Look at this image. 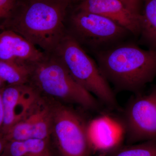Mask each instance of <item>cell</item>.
Here are the masks:
<instances>
[{
    "label": "cell",
    "instance_id": "19",
    "mask_svg": "<svg viewBox=\"0 0 156 156\" xmlns=\"http://www.w3.org/2000/svg\"><path fill=\"white\" fill-rule=\"evenodd\" d=\"M6 142L7 140L4 136L2 134H0V156H1L2 154Z\"/></svg>",
    "mask_w": 156,
    "mask_h": 156
},
{
    "label": "cell",
    "instance_id": "10",
    "mask_svg": "<svg viewBox=\"0 0 156 156\" xmlns=\"http://www.w3.org/2000/svg\"><path fill=\"white\" fill-rule=\"evenodd\" d=\"M78 10L98 14L111 20L135 37L140 32V15L128 10L119 0H82Z\"/></svg>",
    "mask_w": 156,
    "mask_h": 156
},
{
    "label": "cell",
    "instance_id": "9",
    "mask_svg": "<svg viewBox=\"0 0 156 156\" xmlns=\"http://www.w3.org/2000/svg\"><path fill=\"white\" fill-rule=\"evenodd\" d=\"M4 110L3 135L20 122L42 97L29 84L7 85L2 92Z\"/></svg>",
    "mask_w": 156,
    "mask_h": 156
},
{
    "label": "cell",
    "instance_id": "3",
    "mask_svg": "<svg viewBox=\"0 0 156 156\" xmlns=\"http://www.w3.org/2000/svg\"><path fill=\"white\" fill-rule=\"evenodd\" d=\"M29 64V84L41 95L61 102L78 105L85 109H99L98 100L75 80L54 54L46 53L41 60Z\"/></svg>",
    "mask_w": 156,
    "mask_h": 156
},
{
    "label": "cell",
    "instance_id": "12",
    "mask_svg": "<svg viewBox=\"0 0 156 156\" xmlns=\"http://www.w3.org/2000/svg\"><path fill=\"white\" fill-rule=\"evenodd\" d=\"M140 43L148 49L156 48V0H144L140 16Z\"/></svg>",
    "mask_w": 156,
    "mask_h": 156
},
{
    "label": "cell",
    "instance_id": "7",
    "mask_svg": "<svg viewBox=\"0 0 156 156\" xmlns=\"http://www.w3.org/2000/svg\"><path fill=\"white\" fill-rule=\"evenodd\" d=\"M122 126L129 142L156 140V85L148 94L139 93L129 101Z\"/></svg>",
    "mask_w": 156,
    "mask_h": 156
},
{
    "label": "cell",
    "instance_id": "14",
    "mask_svg": "<svg viewBox=\"0 0 156 156\" xmlns=\"http://www.w3.org/2000/svg\"><path fill=\"white\" fill-rule=\"evenodd\" d=\"M12 151L13 156H55L50 139L14 140Z\"/></svg>",
    "mask_w": 156,
    "mask_h": 156
},
{
    "label": "cell",
    "instance_id": "13",
    "mask_svg": "<svg viewBox=\"0 0 156 156\" xmlns=\"http://www.w3.org/2000/svg\"><path fill=\"white\" fill-rule=\"evenodd\" d=\"M29 63L0 60V78L7 85L29 84Z\"/></svg>",
    "mask_w": 156,
    "mask_h": 156
},
{
    "label": "cell",
    "instance_id": "4",
    "mask_svg": "<svg viewBox=\"0 0 156 156\" xmlns=\"http://www.w3.org/2000/svg\"><path fill=\"white\" fill-rule=\"evenodd\" d=\"M53 54L62 62L75 80L98 100L110 108L117 107L114 92L97 62L68 32Z\"/></svg>",
    "mask_w": 156,
    "mask_h": 156
},
{
    "label": "cell",
    "instance_id": "2",
    "mask_svg": "<svg viewBox=\"0 0 156 156\" xmlns=\"http://www.w3.org/2000/svg\"><path fill=\"white\" fill-rule=\"evenodd\" d=\"M94 55L104 76L119 91L139 94L156 77V48L123 42Z\"/></svg>",
    "mask_w": 156,
    "mask_h": 156
},
{
    "label": "cell",
    "instance_id": "8",
    "mask_svg": "<svg viewBox=\"0 0 156 156\" xmlns=\"http://www.w3.org/2000/svg\"><path fill=\"white\" fill-rule=\"evenodd\" d=\"M52 111L49 98L42 96L36 104L20 122L4 135L7 140L50 139Z\"/></svg>",
    "mask_w": 156,
    "mask_h": 156
},
{
    "label": "cell",
    "instance_id": "18",
    "mask_svg": "<svg viewBox=\"0 0 156 156\" xmlns=\"http://www.w3.org/2000/svg\"><path fill=\"white\" fill-rule=\"evenodd\" d=\"M3 89L0 90V134L3 135V126H4V110L2 101V92Z\"/></svg>",
    "mask_w": 156,
    "mask_h": 156
},
{
    "label": "cell",
    "instance_id": "21",
    "mask_svg": "<svg viewBox=\"0 0 156 156\" xmlns=\"http://www.w3.org/2000/svg\"><path fill=\"white\" fill-rule=\"evenodd\" d=\"M65 1H66V2H67L69 4V3L70 2H71L72 1H73V0H65Z\"/></svg>",
    "mask_w": 156,
    "mask_h": 156
},
{
    "label": "cell",
    "instance_id": "16",
    "mask_svg": "<svg viewBox=\"0 0 156 156\" xmlns=\"http://www.w3.org/2000/svg\"><path fill=\"white\" fill-rule=\"evenodd\" d=\"M18 0H0V27L8 19Z\"/></svg>",
    "mask_w": 156,
    "mask_h": 156
},
{
    "label": "cell",
    "instance_id": "17",
    "mask_svg": "<svg viewBox=\"0 0 156 156\" xmlns=\"http://www.w3.org/2000/svg\"><path fill=\"white\" fill-rule=\"evenodd\" d=\"M126 8L134 14L140 15V0H119Z\"/></svg>",
    "mask_w": 156,
    "mask_h": 156
},
{
    "label": "cell",
    "instance_id": "11",
    "mask_svg": "<svg viewBox=\"0 0 156 156\" xmlns=\"http://www.w3.org/2000/svg\"><path fill=\"white\" fill-rule=\"evenodd\" d=\"M0 31V60L32 63L45 56L44 52L17 33Z\"/></svg>",
    "mask_w": 156,
    "mask_h": 156
},
{
    "label": "cell",
    "instance_id": "6",
    "mask_svg": "<svg viewBox=\"0 0 156 156\" xmlns=\"http://www.w3.org/2000/svg\"><path fill=\"white\" fill-rule=\"evenodd\" d=\"M77 10L71 17L70 31L68 32L81 46L87 47L94 54L123 42L131 34L107 17Z\"/></svg>",
    "mask_w": 156,
    "mask_h": 156
},
{
    "label": "cell",
    "instance_id": "1",
    "mask_svg": "<svg viewBox=\"0 0 156 156\" xmlns=\"http://www.w3.org/2000/svg\"><path fill=\"white\" fill-rule=\"evenodd\" d=\"M65 0H18L0 30L19 34L46 54H53L67 32Z\"/></svg>",
    "mask_w": 156,
    "mask_h": 156
},
{
    "label": "cell",
    "instance_id": "15",
    "mask_svg": "<svg viewBox=\"0 0 156 156\" xmlns=\"http://www.w3.org/2000/svg\"><path fill=\"white\" fill-rule=\"evenodd\" d=\"M109 156H156V140L119 148Z\"/></svg>",
    "mask_w": 156,
    "mask_h": 156
},
{
    "label": "cell",
    "instance_id": "20",
    "mask_svg": "<svg viewBox=\"0 0 156 156\" xmlns=\"http://www.w3.org/2000/svg\"><path fill=\"white\" fill-rule=\"evenodd\" d=\"M7 86L5 83L0 78V90L3 89L5 86Z\"/></svg>",
    "mask_w": 156,
    "mask_h": 156
},
{
    "label": "cell",
    "instance_id": "5",
    "mask_svg": "<svg viewBox=\"0 0 156 156\" xmlns=\"http://www.w3.org/2000/svg\"><path fill=\"white\" fill-rule=\"evenodd\" d=\"M50 139L59 156H90L93 150L89 123L78 112L50 99Z\"/></svg>",
    "mask_w": 156,
    "mask_h": 156
}]
</instances>
